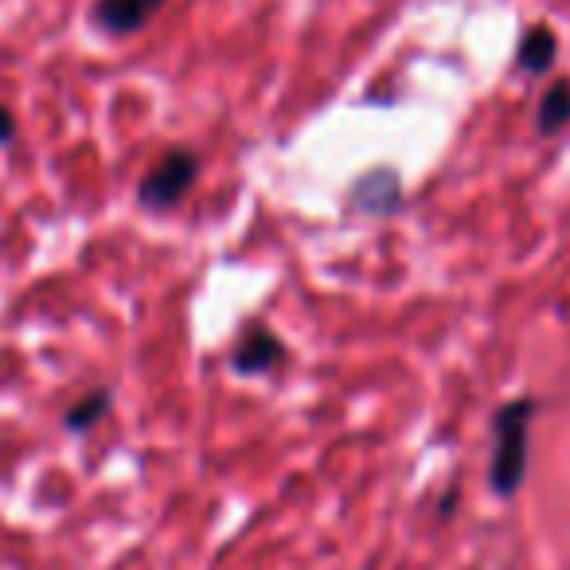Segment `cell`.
Listing matches in <instances>:
<instances>
[{"label": "cell", "instance_id": "6da1fadb", "mask_svg": "<svg viewBox=\"0 0 570 570\" xmlns=\"http://www.w3.org/2000/svg\"><path fill=\"white\" fill-rule=\"evenodd\" d=\"M535 414L531 399H515V403L497 411V445H492V492L497 497H515L528 476V422Z\"/></svg>", "mask_w": 570, "mask_h": 570}, {"label": "cell", "instance_id": "7a4b0ae2", "mask_svg": "<svg viewBox=\"0 0 570 570\" xmlns=\"http://www.w3.org/2000/svg\"><path fill=\"white\" fill-rule=\"evenodd\" d=\"M196 176H199L196 153L173 149L145 173L141 188H137V199H141L145 207H153V212H157V207H176L184 199V191L196 184Z\"/></svg>", "mask_w": 570, "mask_h": 570}, {"label": "cell", "instance_id": "3957f363", "mask_svg": "<svg viewBox=\"0 0 570 570\" xmlns=\"http://www.w3.org/2000/svg\"><path fill=\"white\" fill-rule=\"evenodd\" d=\"M165 0H98L95 24L110 36H134L160 12Z\"/></svg>", "mask_w": 570, "mask_h": 570}, {"label": "cell", "instance_id": "277c9868", "mask_svg": "<svg viewBox=\"0 0 570 570\" xmlns=\"http://www.w3.org/2000/svg\"><path fill=\"white\" fill-rule=\"evenodd\" d=\"M282 360H285V344L277 341L269 328L254 325L250 333L238 341L230 364H235V372H243V375H266V372H274Z\"/></svg>", "mask_w": 570, "mask_h": 570}, {"label": "cell", "instance_id": "5b68a950", "mask_svg": "<svg viewBox=\"0 0 570 570\" xmlns=\"http://www.w3.org/2000/svg\"><path fill=\"white\" fill-rule=\"evenodd\" d=\"M554 56H559V43H554V36L547 32V28H531L528 36H523L520 43V67L523 71H547V67L554 63Z\"/></svg>", "mask_w": 570, "mask_h": 570}, {"label": "cell", "instance_id": "8992f818", "mask_svg": "<svg viewBox=\"0 0 570 570\" xmlns=\"http://www.w3.org/2000/svg\"><path fill=\"white\" fill-rule=\"evenodd\" d=\"M539 134H559L570 121V82H554L539 102Z\"/></svg>", "mask_w": 570, "mask_h": 570}, {"label": "cell", "instance_id": "52a82bcc", "mask_svg": "<svg viewBox=\"0 0 570 570\" xmlns=\"http://www.w3.org/2000/svg\"><path fill=\"white\" fill-rule=\"evenodd\" d=\"M106 406H110V391H90L87 399H79V403L67 411L63 426L71 430V434H87V430L106 414Z\"/></svg>", "mask_w": 570, "mask_h": 570}, {"label": "cell", "instance_id": "ba28073f", "mask_svg": "<svg viewBox=\"0 0 570 570\" xmlns=\"http://www.w3.org/2000/svg\"><path fill=\"white\" fill-rule=\"evenodd\" d=\"M12 134H17V118H12V114L0 106V145L12 141Z\"/></svg>", "mask_w": 570, "mask_h": 570}]
</instances>
